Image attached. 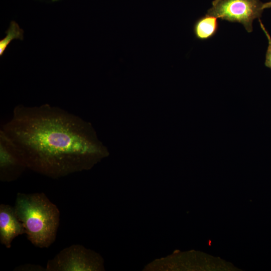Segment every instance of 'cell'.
Wrapping results in <instances>:
<instances>
[{"label": "cell", "instance_id": "6da1fadb", "mask_svg": "<svg viewBox=\"0 0 271 271\" xmlns=\"http://www.w3.org/2000/svg\"><path fill=\"white\" fill-rule=\"evenodd\" d=\"M0 130L27 168L54 178L89 169L109 154L90 122L47 104L16 106Z\"/></svg>", "mask_w": 271, "mask_h": 271}, {"label": "cell", "instance_id": "7a4b0ae2", "mask_svg": "<svg viewBox=\"0 0 271 271\" xmlns=\"http://www.w3.org/2000/svg\"><path fill=\"white\" fill-rule=\"evenodd\" d=\"M14 209L28 239L34 245L48 247L53 243L60 212L44 193H18Z\"/></svg>", "mask_w": 271, "mask_h": 271}, {"label": "cell", "instance_id": "3957f363", "mask_svg": "<svg viewBox=\"0 0 271 271\" xmlns=\"http://www.w3.org/2000/svg\"><path fill=\"white\" fill-rule=\"evenodd\" d=\"M263 4L260 0H220L208 10L207 14L242 24L248 32H251L253 20L261 16Z\"/></svg>", "mask_w": 271, "mask_h": 271}, {"label": "cell", "instance_id": "277c9868", "mask_svg": "<svg viewBox=\"0 0 271 271\" xmlns=\"http://www.w3.org/2000/svg\"><path fill=\"white\" fill-rule=\"evenodd\" d=\"M97 263L89 251L79 244L62 250L47 263V270L57 271L92 270Z\"/></svg>", "mask_w": 271, "mask_h": 271}, {"label": "cell", "instance_id": "5b68a950", "mask_svg": "<svg viewBox=\"0 0 271 271\" xmlns=\"http://www.w3.org/2000/svg\"><path fill=\"white\" fill-rule=\"evenodd\" d=\"M26 168L13 145L0 130L1 180H14L19 177Z\"/></svg>", "mask_w": 271, "mask_h": 271}, {"label": "cell", "instance_id": "8992f818", "mask_svg": "<svg viewBox=\"0 0 271 271\" xmlns=\"http://www.w3.org/2000/svg\"><path fill=\"white\" fill-rule=\"evenodd\" d=\"M25 233L23 223L18 218L14 208L10 205H0V241L9 248L13 239Z\"/></svg>", "mask_w": 271, "mask_h": 271}, {"label": "cell", "instance_id": "52a82bcc", "mask_svg": "<svg viewBox=\"0 0 271 271\" xmlns=\"http://www.w3.org/2000/svg\"><path fill=\"white\" fill-rule=\"evenodd\" d=\"M217 19L207 14L198 19L193 26L195 37L200 40H206L213 37L218 28Z\"/></svg>", "mask_w": 271, "mask_h": 271}, {"label": "cell", "instance_id": "ba28073f", "mask_svg": "<svg viewBox=\"0 0 271 271\" xmlns=\"http://www.w3.org/2000/svg\"><path fill=\"white\" fill-rule=\"evenodd\" d=\"M7 36L0 41V55H3L9 44L15 39L22 40L24 38V31L15 21H12L10 26L6 32Z\"/></svg>", "mask_w": 271, "mask_h": 271}, {"label": "cell", "instance_id": "9c48e42d", "mask_svg": "<svg viewBox=\"0 0 271 271\" xmlns=\"http://www.w3.org/2000/svg\"><path fill=\"white\" fill-rule=\"evenodd\" d=\"M260 28L265 35L268 40V46L265 54L264 65L266 67L271 69V37L262 24L261 21L259 19Z\"/></svg>", "mask_w": 271, "mask_h": 271}, {"label": "cell", "instance_id": "30bf717a", "mask_svg": "<svg viewBox=\"0 0 271 271\" xmlns=\"http://www.w3.org/2000/svg\"><path fill=\"white\" fill-rule=\"evenodd\" d=\"M263 9H266L268 8H271V1L265 3H263L262 6Z\"/></svg>", "mask_w": 271, "mask_h": 271}, {"label": "cell", "instance_id": "8fae6325", "mask_svg": "<svg viewBox=\"0 0 271 271\" xmlns=\"http://www.w3.org/2000/svg\"><path fill=\"white\" fill-rule=\"evenodd\" d=\"M220 1V0H214L212 3V5H214L216 4V3H217Z\"/></svg>", "mask_w": 271, "mask_h": 271}]
</instances>
